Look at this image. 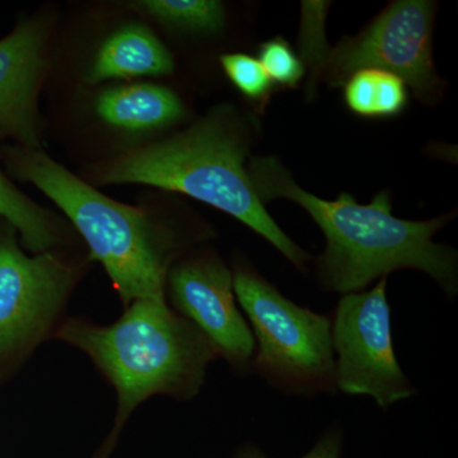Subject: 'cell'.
<instances>
[{"label": "cell", "instance_id": "6da1fadb", "mask_svg": "<svg viewBox=\"0 0 458 458\" xmlns=\"http://www.w3.org/2000/svg\"><path fill=\"white\" fill-rule=\"evenodd\" d=\"M249 174L262 203L294 201L324 232L327 249L318 261L324 291L355 293L393 271L417 269L436 280L448 297L456 295V252L433 241L452 216L417 222L396 218L387 192H379L369 205L349 194L324 200L300 188L274 157L252 159Z\"/></svg>", "mask_w": 458, "mask_h": 458}, {"label": "cell", "instance_id": "7a4b0ae2", "mask_svg": "<svg viewBox=\"0 0 458 458\" xmlns=\"http://www.w3.org/2000/svg\"><path fill=\"white\" fill-rule=\"evenodd\" d=\"M110 325L65 318L55 339L71 344L92 360L117 394L110 436L93 458H108L123 428L143 401L156 394L194 399L210 364L219 355L194 324L165 300L135 301Z\"/></svg>", "mask_w": 458, "mask_h": 458}, {"label": "cell", "instance_id": "3957f363", "mask_svg": "<svg viewBox=\"0 0 458 458\" xmlns=\"http://www.w3.org/2000/svg\"><path fill=\"white\" fill-rule=\"evenodd\" d=\"M249 138L232 108H216L171 140L126 150L95 170L96 182L141 183L181 192L242 222L304 271L310 255L295 245L256 194L245 167Z\"/></svg>", "mask_w": 458, "mask_h": 458}, {"label": "cell", "instance_id": "277c9868", "mask_svg": "<svg viewBox=\"0 0 458 458\" xmlns=\"http://www.w3.org/2000/svg\"><path fill=\"white\" fill-rule=\"evenodd\" d=\"M0 162L11 179L35 185L71 219L123 306L165 300L168 271L179 249L174 232L140 208L101 194L40 148L7 144L0 148Z\"/></svg>", "mask_w": 458, "mask_h": 458}, {"label": "cell", "instance_id": "5b68a950", "mask_svg": "<svg viewBox=\"0 0 458 458\" xmlns=\"http://www.w3.org/2000/svg\"><path fill=\"white\" fill-rule=\"evenodd\" d=\"M232 276L254 335L251 372L283 394H335L331 319L292 302L249 265Z\"/></svg>", "mask_w": 458, "mask_h": 458}, {"label": "cell", "instance_id": "8992f818", "mask_svg": "<svg viewBox=\"0 0 458 458\" xmlns=\"http://www.w3.org/2000/svg\"><path fill=\"white\" fill-rule=\"evenodd\" d=\"M81 271L57 250L27 255L16 229L0 219V379L55 337Z\"/></svg>", "mask_w": 458, "mask_h": 458}, {"label": "cell", "instance_id": "52a82bcc", "mask_svg": "<svg viewBox=\"0 0 458 458\" xmlns=\"http://www.w3.org/2000/svg\"><path fill=\"white\" fill-rule=\"evenodd\" d=\"M386 285L385 276L370 291L344 294L331 319L336 390L384 410L417 394L394 354Z\"/></svg>", "mask_w": 458, "mask_h": 458}, {"label": "cell", "instance_id": "ba28073f", "mask_svg": "<svg viewBox=\"0 0 458 458\" xmlns=\"http://www.w3.org/2000/svg\"><path fill=\"white\" fill-rule=\"evenodd\" d=\"M434 4L426 0L394 2L355 38L328 49L318 74L330 86L345 84L361 69L396 74L420 98L438 89L432 56Z\"/></svg>", "mask_w": 458, "mask_h": 458}, {"label": "cell", "instance_id": "9c48e42d", "mask_svg": "<svg viewBox=\"0 0 458 458\" xmlns=\"http://www.w3.org/2000/svg\"><path fill=\"white\" fill-rule=\"evenodd\" d=\"M171 309L208 337L219 358L238 373L251 372L255 340L236 302L233 276L213 254L190 256L168 271Z\"/></svg>", "mask_w": 458, "mask_h": 458}, {"label": "cell", "instance_id": "30bf717a", "mask_svg": "<svg viewBox=\"0 0 458 458\" xmlns=\"http://www.w3.org/2000/svg\"><path fill=\"white\" fill-rule=\"evenodd\" d=\"M47 27L30 18L0 40V140L40 148L38 96Z\"/></svg>", "mask_w": 458, "mask_h": 458}, {"label": "cell", "instance_id": "8fae6325", "mask_svg": "<svg viewBox=\"0 0 458 458\" xmlns=\"http://www.w3.org/2000/svg\"><path fill=\"white\" fill-rule=\"evenodd\" d=\"M96 111L108 125L131 132L159 131L180 122L185 114L174 90L152 83L105 90L98 96Z\"/></svg>", "mask_w": 458, "mask_h": 458}, {"label": "cell", "instance_id": "7c38bea8", "mask_svg": "<svg viewBox=\"0 0 458 458\" xmlns=\"http://www.w3.org/2000/svg\"><path fill=\"white\" fill-rule=\"evenodd\" d=\"M174 59L152 31L140 25L123 27L101 45L90 68V83L110 80L165 75L174 71Z\"/></svg>", "mask_w": 458, "mask_h": 458}, {"label": "cell", "instance_id": "4fadbf2b", "mask_svg": "<svg viewBox=\"0 0 458 458\" xmlns=\"http://www.w3.org/2000/svg\"><path fill=\"white\" fill-rule=\"evenodd\" d=\"M0 219L16 229L33 254L51 251L65 242L63 225L14 185L0 162Z\"/></svg>", "mask_w": 458, "mask_h": 458}, {"label": "cell", "instance_id": "5bb4252c", "mask_svg": "<svg viewBox=\"0 0 458 458\" xmlns=\"http://www.w3.org/2000/svg\"><path fill=\"white\" fill-rule=\"evenodd\" d=\"M345 102L352 113L360 116H394L406 106L408 89L396 74L381 69H361L345 82Z\"/></svg>", "mask_w": 458, "mask_h": 458}, {"label": "cell", "instance_id": "9a60e30c", "mask_svg": "<svg viewBox=\"0 0 458 458\" xmlns=\"http://www.w3.org/2000/svg\"><path fill=\"white\" fill-rule=\"evenodd\" d=\"M134 5L159 22L183 31L212 33L225 26V7L213 0H146Z\"/></svg>", "mask_w": 458, "mask_h": 458}, {"label": "cell", "instance_id": "2e32d148", "mask_svg": "<svg viewBox=\"0 0 458 458\" xmlns=\"http://www.w3.org/2000/svg\"><path fill=\"white\" fill-rule=\"evenodd\" d=\"M328 3L303 2L301 49L304 68H310L312 77H318L319 68L330 47L325 38L324 23Z\"/></svg>", "mask_w": 458, "mask_h": 458}, {"label": "cell", "instance_id": "e0dca14e", "mask_svg": "<svg viewBox=\"0 0 458 458\" xmlns=\"http://www.w3.org/2000/svg\"><path fill=\"white\" fill-rule=\"evenodd\" d=\"M221 64L229 81L247 98L260 101L269 93L273 82L256 57L246 54H227L221 56Z\"/></svg>", "mask_w": 458, "mask_h": 458}, {"label": "cell", "instance_id": "ac0fdd59", "mask_svg": "<svg viewBox=\"0 0 458 458\" xmlns=\"http://www.w3.org/2000/svg\"><path fill=\"white\" fill-rule=\"evenodd\" d=\"M259 62L269 75L271 82L294 87L302 80L304 65L292 47L282 38H274L261 45Z\"/></svg>", "mask_w": 458, "mask_h": 458}, {"label": "cell", "instance_id": "d6986e66", "mask_svg": "<svg viewBox=\"0 0 458 458\" xmlns=\"http://www.w3.org/2000/svg\"><path fill=\"white\" fill-rule=\"evenodd\" d=\"M343 432L339 427L328 428L327 432H324L318 443L313 445L311 451L309 454H304L301 458H342L343 454ZM232 458H267L265 456L264 452L258 447V445H252V443H247V445H241L234 452Z\"/></svg>", "mask_w": 458, "mask_h": 458}]
</instances>
